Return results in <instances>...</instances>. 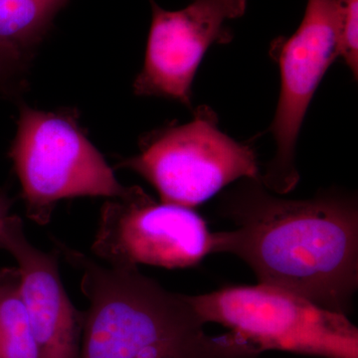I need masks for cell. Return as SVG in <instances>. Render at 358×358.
Listing matches in <instances>:
<instances>
[{
    "label": "cell",
    "instance_id": "cell-7",
    "mask_svg": "<svg viewBox=\"0 0 358 358\" xmlns=\"http://www.w3.org/2000/svg\"><path fill=\"white\" fill-rule=\"evenodd\" d=\"M211 232L193 209L159 203L141 186L101 208L91 252L114 268L194 267L210 255Z\"/></svg>",
    "mask_w": 358,
    "mask_h": 358
},
{
    "label": "cell",
    "instance_id": "cell-3",
    "mask_svg": "<svg viewBox=\"0 0 358 358\" xmlns=\"http://www.w3.org/2000/svg\"><path fill=\"white\" fill-rule=\"evenodd\" d=\"M187 296L205 324L229 329L260 353L358 358V329L348 315L285 289L258 282Z\"/></svg>",
    "mask_w": 358,
    "mask_h": 358
},
{
    "label": "cell",
    "instance_id": "cell-9",
    "mask_svg": "<svg viewBox=\"0 0 358 358\" xmlns=\"http://www.w3.org/2000/svg\"><path fill=\"white\" fill-rule=\"evenodd\" d=\"M0 249L15 259L21 292L40 358H80L84 313L71 301L59 270L57 249L30 243L22 219L9 215L0 228Z\"/></svg>",
    "mask_w": 358,
    "mask_h": 358
},
{
    "label": "cell",
    "instance_id": "cell-5",
    "mask_svg": "<svg viewBox=\"0 0 358 358\" xmlns=\"http://www.w3.org/2000/svg\"><path fill=\"white\" fill-rule=\"evenodd\" d=\"M22 187L26 215L50 222L59 201L80 196L120 199L128 192L74 117L24 107L9 152Z\"/></svg>",
    "mask_w": 358,
    "mask_h": 358
},
{
    "label": "cell",
    "instance_id": "cell-8",
    "mask_svg": "<svg viewBox=\"0 0 358 358\" xmlns=\"http://www.w3.org/2000/svg\"><path fill=\"white\" fill-rule=\"evenodd\" d=\"M150 1L152 25L134 94L173 99L192 109V84L205 54L233 41L227 23L244 15L247 0H190L176 11Z\"/></svg>",
    "mask_w": 358,
    "mask_h": 358
},
{
    "label": "cell",
    "instance_id": "cell-13",
    "mask_svg": "<svg viewBox=\"0 0 358 358\" xmlns=\"http://www.w3.org/2000/svg\"><path fill=\"white\" fill-rule=\"evenodd\" d=\"M13 205V199L9 196L6 190H0V228L4 220L10 215V209Z\"/></svg>",
    "mask_w": 358,
    "mask_h": 358
},
{
    "label": "cell",
    "instance_id": "cell-2",
    "mask_svg": "<svg viewBox=\"0 0 358 358\" xmlns=\"http://www.w3.org/2000/svg\"><path fill=\"white\" fill-rule=\"evenodd\" d=\"M59 254L81 272L89 301L80 358H257L232 334L212 336L187 294L173 293L138 267L96 263L54 240Z\"/></svg>",
    "mask_w": 358,
    "mask_h": 358
},
{
    "label": "cell",
    "instance_id": "cell-1",
    "mask_svg": "<svg viewBox=\"0 0 358 358\" xmlns=\"http://www.w3.org/2000/svg\"><path fill=\"white\" fill-rule=\"evenodd\" d=\"M218 214L235 228L211 232L210 254L244 261L258 282L348 315L358 289V200L341 188L307 199L270 192L261 176L219 197Z\"/></svg>",
    "mask_w": 358,
    "mask_h": 358
},
{
    "label": "cell",
    "instance_id": "cell-10",
    "mask_svg": "<svg viewBox=\"0 0 358 358\" xmlns=\"http://www.w3.org/2000/svg\"><path fill=\"white\" fill-rule=\"evenodd\" d=\"M68 0H0V50L20 62Z\"/></svg>",
    "mask_w": 358,
    "mask_h": 358
},
{
    "label": "cell",
    "instance_id": "cell-4",
    "mask_svg": "<svg viewBox=\"0 0 358 358\" xmlns=\"http://www.w3.org/2000/svg\"><path fill=\"white\" fill-rule=\"evenodd\" d=\"M140 147V154L119 166L148 181L162 203L194 209L235 181L261 176L255 150L223 133L206 105L192 121L143 136Z\"/></svg>",
    "mask_w": 358,
    "mask_h": 358
},
{
    "label": "cell",
    "instance_id": "cell-12",
    "mask_svg": "<svg viewBox=\"0 0 358 358\" xmlns=\"http://www.w3.org/2000/svg\"><path fill=\"white\" fill-rule=\"evenodd\" d=\"M341 13V37L339 58L358 76V0H338Z\"/></svg>",
    "mask_w": 358,
    "mask_h": 358
},
{
    "label": "cell",
    "instance_id": "cell-11",
    "mask_svg": "<svg viewBox=\"0 0 358 358\" xmlns=\"http://www.w3.org/2000/svg\"><path fill=\"white\" fill-rule=\"evenodd\" d=\"M0 358H40L17 267L0 268Z\"/></svg>",
    "mask_w": 358,
    "mask_h": 358
},
{
    "label": "cell",
    "instance_id": "cell-14",
    "mask_svg": "<svg viewBox=\"0 0 358 358\" xmlns=\"http://www.w3.org/2000/svg\"><path fill=\"white\" fill-rule=\"evenodd\" d=\"M15 60L11 58L6 52L0 50V75L3 74L4 71L8 69L11 66L16 64Z\"/></svg>",
    "mask_w": 358,
    "mask_h": 358
},
{
    "label": "cell",
    "instance_id": "cell-6",
    "mask_svg": "<svg viewBox=\"0 0 358 358\" xmlns=\"http://www.w3.org/2000/svg\"><path fill=\"white\" fill-rule=\"evenodd\" d=\"M341 37L338 0H308L300 27L289 38L275 39L271 45L270 56L281 75V91L268 129L275 141V155L261 174V181L275 194H288L300 181L296 143L322 78L339 58Z\"/></svg>",
    "mask_w": 358,
    "mask_h": 358
}]
</instances>
